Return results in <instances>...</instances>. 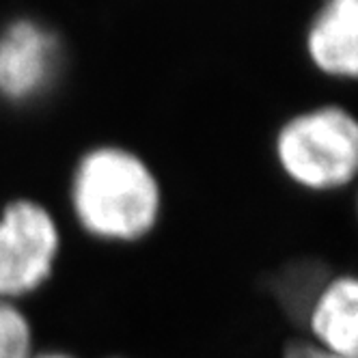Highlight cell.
<instances>
[{"label":"cell","mask_w":358,"mask_h":358,"mask_svg":"<svg viewBox=\"0 0 358 358\" xmlns=\"http://www.w3.org/2000/svg\"><path fill=\"white\" fill-rule=\"evenodd\" d=\"M69 212L80 231L110 246H132L158 229L164 190L138 151L104 143L87 149L69 175Z\"/></svg>","instance_id":"1"},{"label":"cell","mask_w":358,"mask_h":358,"mask_svg":"<svg viewBox=\"0 0 358 358\" xmlns=\"http://www.w3.org/2000/svg\"><path fill=\"white\" fill-rule=\"evenodd\" d=\"M272 147L280 173L304 192H339L356 179L358 123L343 106L322 104L289 117Z\"/></svg>","instance_id":"2"},{"label":"cell","mask_w":358,"mask_h":358,"mask_svg":"<svg viewBox=\"0 0 358 358\" xmlns=\"http://www.w3.org/2000/svg\"><path fill=\"white\" fill-rule=\"evenodd\" d=\"M63 229L45 203L15 196L0 208V300L22 304L52 280Z\"/></svg>","instance_id":"3"},{"label":"cell","mask_w":358,"mask_h":358,"mask_svg":"<svg viewBox=\"0 0 358 358\" xmlns=\"http://www.w3.org/2000/svg\"><path fill=\"white\" fill-rule=\"evenodd\" d=\"M63 45L52 29L24 17L0 31V99L24 106L59 80Z\"/></svg>","instance_id":"4"},{"label":"cell","mask_w":358,"mask_h":358,"mask_svg":"<svg viewBox=\"0 0 358 358\" xmlns=\"http://www.w3.org/2000/svg\"><path fill=\"white\" fill-rule=\"evenodd\" d=\"M304 339L341 358H358V280L352 272L322 280L302 311Z\"/></svg>","instance_id":"5"},{"label":"cell","mask_w":358,"mask_h":358,"mask_svg":"<svg viewBox=\"0 0 358 358\" xmlns=\"http://www.w3.org/2000/svg\"><path fill=\"white\" fill-rule=\"evenodd\" d=\"M304 50L322 76L354 80L358 73V0H324L306 29Z\"/></svg>","instance_id":"6"},{"label":"cell","mask_w":358,"mask_h":358,"mask_svg":"<svg viewBox=\"0 0 358 358\" xmlns=\"http://www.w3.org/2000/svg\"><path fill=\"white\" fill-rule=\"evenodd\" d=\"M37 350L35 326L24 306L0 300V358H33Z\"/></svg>","instance_id":"7"},{"label":"cell","mask_w":358,"mask_h":358,"mask_svg":"<svg viewBox=\"0 0 358 358\" xmlns=\"http://www.w3.org/2000/svg\"><path fill=\"white\" fill-rule=\"evenodd\" d=\"M280 358H341V356H335L330 352H324L322 348L313 345L311 341H306L304 337L302 339H294L287 343V348L283 350V356Z\"/></svg>","instance_id":"8"},{"label":"cell","mask_w":358,"mask_h":358,"mask_svg":"<svg viewBox=\"0 0 358 358\" xmlns=\"http://www.w3.org/2000/svg\"><path fill=\"white\" fill-rule=\"evenodd\" d=\"M33 358H78V356L71 354V352H67V350H57V348H52V350H37V352L33 354Z\"/></svg>","instance_id":"9"}]
</instances>
